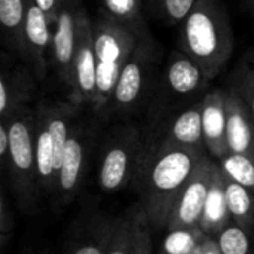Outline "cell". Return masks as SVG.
<instances>
[{"mask_svg": "<svg viewBox=\"0 0 254 254\" xmlns=\"http://www.w3.org/2000/svg\"><path fill=\"white\" fill-rule=\"evenodd\" d=\"M204 156V150L183 147L165 138L147 149L135 183L140 210L152 231L167 229L179 195Z\"/></svg>", "mask_w": 254, "mask_h": 254, "instance_id": "6da1fadb", "label": "cell"}, {"mask_svg": "<svg viewBox=\"0 0 254 254\" xmlns=\"http://www.w3.org/2000/svg\"><path fill=\"white\" fill-rule=\"evenodd\" d=\"M182 24V51L213 80L229 61L234 49V33L223 1L198 0Z\"/></svg>", "mask_w": 254, "mask_h": 254, "instance_id": "7a4b0ae2", "label": "cell"}, {"mask_svg": "<svg viewBox=\"0 0 254 254\" xmlns=\"http://www.w3.org/2000/svg\"><path fill=\"white\" fill-rule=\"evenodd\" d=\"M6 121L9 124L10 150L7 164L1 170L3 179H7L18 207L25 213H31L36 210L42 192L36 159V116L33 110L25 107Z\"/></svg>", "mask_w": 254, "mask_h": 254, "instance_id": "3957f363", "label": "cell"}, {"mask_svg": "<svg viewBox=\"0 0 254 254\" xmlns=\"http://www.w3.org/2000/svg\"><path fill=\"white\" fill-rule=\"evenodd\" d=\"M79 106L74 103H40L34 110L36 159L40 190L54 198L57 176L70 131L76 122Z\"/></svg>", "mask_w": 254, "mask_h": 254, "instance_id": "277c9868", "label": "cell"}, {"mask_svg": "<svg viewBox=\"0 0 254 254\" xmlns=\"http://www.w3.org/2000/svg\"><path fill=\"white\" fill-rule=\"evenodd\" d=\"M140 36L112 16L94 24V46L97 57V92L92 109L104 112L115 92L119 74L140 43Z\"/></svg>", "mask_w": 254, "mask_h": 254, "instance_id": "5b68a950", "label": "cell"}, {"mask_svg": "<svg viewBox=\"0 0 254 254\" xmlns=\"http://www.w3.org/2000/svg\"><path fill=\"white\" fill-rule=\"evenodd\" d=\"M147 149L140 131L131 125L116 127L107 137L98 158L97 185L104 193H115L135 183Z\"/></svg>", "mask_w": 254, "mask_h": 254, "instance_id": "8992f818", "label": "cell"}, {"mask_svg": "<svg viewBox=\"0 0 254 254\" xmlns=\"http://www.w3.org/2000/svg\"><path fill=\"white\" fill-rule=\"evenodd\" d=\"M94 144V131L88 122L76 121L65 143L52 202L57 207H65L74 201L88 173L91 147Z\"/></svg>", "mask_w": 254, "mask_h": 254, "instance_id": "52a82bcc", "label": "cell"}, {"mask_svg": "<svg viewBox=\"0 0 254 254\" xmlns=\"http://www.w3.org/2000/svg\"><path fill=\"white\" fill-rule=\"evenodd\" d=\"M77 42L73 64L70 101L76 106L94 104L97 92V57L94 46V22L83 9L76 12Z\"/></svg>", "mask_w": 254, "mask_h": 254, "instance_id": "ba28073f", "label": "cell"}, {"mask_svg": "<svg viewBox=\"0 0 254 254\" xmlns=\"http://www.w3.org/2000/svg\"><path fill=\"white\" fill-rule=\"evenodd\" d=\"M214 167H216V161H213V158H208L205 155L199 162V165L196 167L193 176L190 177V180L186 183L182 193L179 195L165 231L199 229Z\"/></svg>", "mask_w": 254, "mask_h": 254, "instance_id": "9c48e42d", "label": "cell"}, {"mask_svg": "<svg viewBox=\"0 0 254 254\" xmlns=\"http://www.w3.org/2000/svg\"><path fill=\"white\" fill-rule=\"evenodd\" d=\"M150 60V48L140 40L119 74L115 92L106 110H112L113 113H128L138 106L146 92Z\"/></svg>", "mask_w": 254, "mask_h": 254, "instance_id": "30bf717a", "label": "cell"}, {"mask_svg": "<svg viewBox=\"0 0 254 254\" xmlns=\"http://www.w3.org/2000/svg\"><path fill=\"white\" fill-rule=\"evenodd\" d=\"M76 9L65 0L57 15L52 33V63L58 79L71 91L73 85V64L77 42Z\"/></svg>", "mask_w": 254, "mask_h": 254, "instance_id": "8fae6325", "label": "cell"}, {"mask_svg": "<svg viewBox=\"0 0 254 254\" xmlns=\"http://www.w3.org/2000/svg\"><path fill=\"white\" fill-rule=\"evenodd\" d=\"M52 33L54 24L45 12L34 1L28 3L22 57L31 63L37 77H43L46 73V52L52 49Z\"/></svg>", "mask_w": 254, "mask_h": 254, "instance_id": "7c38bea8", "label": "cell"}, {"mask_svg": "<svg viewBox=\"0 0 254 254\" xmlns=\"http://www.w3.org/2000/svg\"><path fill=\"white\" fill-rule=\"evenodd\" d=\"M228 104L226 91L214 89L202 100V129L205 149L214 161L229 153L226 143Z\"/></svg>", "mask_w": 254, "mask_h": 254, "instance_id": "4fadbf2b", "label": "cell"}, {"mask_svg": "<svg viewBox=\"0 0 254 254\" xmlns=\"http://www.w3.org/2000/svg\"><path fill=\"white\" fill-rule=\"evenodd\" d=\"M226 143L229 153L247 155L254 158V121L246 103L234 88L226 91Z\"/></svg>", "mask_w": 254, "mask_h": 254, "instance_id": "5bb4252c", "label": "cell"}, {"mask_svg": "<svg viewBox=\"0 0 254 254\" xmlns=\"http://www.w3.org/2000/svg\"><path fill=\"white\" fill-rule=\"evenodd\" d=\"M232 223L228 202H226V192H225V177L223 173L216 162L211 183L208 189V196L205 201L202 219L199 223V229L210 238H216L226 226Z\"/></svg>", "mask_w": 254, "mask_h": 254, "instance_id": "9a60e30c", "label": "cell"}, {"mask_svg": "<svg viewBox=\"0 0 254 254\" xmlns=\"http://www.w3.org/2000/svg\"><path fill=\"white\" fill-rule=\"evenodd\" d=\"M165 82L173 94L192 95L202 89L210 82V77L193 58L180 52L171 57L165 71Z\"/></svg>", "mask_w": 254, "mask_h": 254, "instance_id": "2e32d148", "label": "cell"}, {"mask_svg": "<svg viewBox=\"0 0 254 254\" xmlns=\"http://www.w3.org/2000/svg\"><path fill=\"white\" fill-rule=\"evenodd\" d=\"M34 91L33 79L21 70L3 73L0 79V119H7L28 107Z\"/></svg>", "mask_w": 254, "mask_h": 254, "instance_id": "e0dca14e", "label": "cell"}, {"mask_svg": "<svg viewBox=\"0 0 254 254\" xmlns=\"http://www.w3.org/2000/svg\"><path fill=\"white\" fill-rule=\"evenodd\" d=\"M164 138L183 147L205 152L207 149L204 143L202 129V101L177 115L171 122Z\"/></svg>", "mask_w": 254, "mask_h": 254, "instance_id": "ac0fdd59", "label": "cell"}, {"mask_svg": "<svg viewBox=\"0 0 254 254\" xmlns=\"http://www.w3.org/2000/svg\"><path fill=\"white\" fill-rule=\"evenodd\" d=\"M147 225L140 208L128 211L125 216L116 219L115 234L107 254H135L141 232Z\"/></svg>", "mask_w": 254, "mask_h": 254, "instance_id": "d6986e66", "label": "cell"}, {"mask_svg": "<svg viewBox=\"0 0 254 254\" xmlns=\"http://www.w3.org/2000/svg\"><path fill=\"white\" fill-rule=\"evenodd\" d=\"M115 225L116 219L95 217L71 244L67 254H107L115 234Z\"/></svg>", "mask_w": 254, "mask_h": 254, "instance_id": "ffe728a7", "label": "cell"}, {"mask_svg": "<svg viewBox=\"0 0 254 254\" xmlns=\"http://www.w3.org/2000/svg\"><path fill=\"white\" fill-rule=\"evenodd\" d=\"M225 192L226 202L232 223L247 229H254V193L241 185L232 182L225 174Z\"/></svg>", "mask_w": 254, "mask_h": 254, "instance_id": "44dd1931", "label": "cell"}, {"mask_svg": "<svg viewBox=\"0 0 254 254\" xmlns=\"http://www.w3.org/2000/svg\"><path fill=\"white\" fill-rule=\"evenodd\" d=\"M28 3L25 0H0V22L7 42L22 55Z\"/></svg>", "mask_w": 254, "mask_h": 254, "instance_id": "7402d4cb", "label": "cell"}, {"mask_svg": "<svg viewBox=\"0 0 254 254\" xmlns=\"http://www.w3.org/2000/svg\"><path fill=\"white\" fill-rule=\"evenodd\" d=\"M208 238L201 229H168L159 254H196Z\"/></svg>", "mask_w": 254, "mask_h": 254, "instance_id": "603a6c76", "label": "cell"}, {"mask_svg": "<svg viewBox=\"0 0 254 254\" xmlns=\"http://www.w3.org/2000/svg\"><path fill=\"white\" fill-rule=\"evenodd\" d=\"M216 162L228 179L254 193V158L247 155L228 153Z\"/></svg>", "mask_w": 254, "mask_h": 254, "instance_id": "cb8c5ba5", "label": "cell"}, {"mask_svg": "<svg viewBox=\"0 0 254 254\" xmlns=\"http://www.w3.org/2000/svg\"><path fill=\"white\" fill-rule=\"evenodd\" d=\"M216 247L219 254H252L253 253V240L250 231L231 223L226 226L216 238Z\"/></svg>", "mask_w": 254, "mask_h": 254, "instance_id": "d4e9b609", "label": "cell"}, {"mask_svg": "<svg viewBox=\"0 0 254 254\" xmlns=\"http://www.w3.org/2000/svg\"><path fill=\"white\" fill-rule=\"evenodd\" d=\"M141 3L143 0H103L107 15L125 24L137 34L141 25Z\"/></svg>", "mask_w": 254, "mask_h": 254, "instance_id": "484cf974", "label": "cell"}, {"mask_svg": "<svg viewBox=\"0 0 254 254\" xmlns=\"http://www.w3.org/2000/svg\"><path fill=\"white\" fill-rule=\"evenodd\" d=\"M15 229V219L13 211L10 207V198L7 195V183L3 179L1 192H0V252L6 254L7 247L12 241Z\"/></svg>", "mask_w": 254, "mask_h": 254, "instance_id": "4316f807", "label": "cell"}, {"mask_svg": "<svg viewBox=\"0 0 254 254\" xmlns=\"http://www.w3.org/2000/svg\"><path fill=\"white\" fill-rule=\"evenodd\" d=\"M246 103L254 121V55L247 57L238 71L237 83L232 86Z\"/></svg>", "mask_w": 254, "mask_h": 254, "instance_id": "83f0119b", "label": "cell"}, {"mask_svg": "<svg viewBox=\"0 0 254 254\" xmlns=\"http://www.w3.org/2000/svg\"><path fill=\"white\" fill-rule=\"evenodd\" d=\"M164 15L173 22H183L198 0H158Z\"/></svg>", "mask_w": 254, "mask_h": 254, "instance_id": "f1b7e54d", "label": "cell"}, {"mask_svg": "<svg viewBox=\"0 0 254 254\" xmlns=\"http://www.w3.org/2000/svg\"><path fill=\"white\" fill-rule=\"evenodd\" d=\"M10 150V137H9V124L6 119H0V167H6Z\"/></svg>", "mask_w": 254, "mask_h": 254, "instance_id": "f546056e", "label": "cell"}, {"mask_svg": "<svg viewBox=\"0 0 254 254\" xmlns=\"http://www.w3.org/2000/svg\"><path fill=\"white\" fill-rule=\"evenodd\" d=\"M34 3L45 12V15L49 18V21L54 24L57 19V15L64 3V0H34Z\"/></svg>", "mask_w": 254, "mask_h": 254, "instance_id": "4dcf8cb0", "label": "cell"}, {"mask_svg": "<svg viewBox=\"0 0 254 254\" xmlns=\"http://www.w3.org/2000/svg\"><path fill=\"white\" fill-rule=\"evenodd\" d=\"M152 229L149 225L144 226L143 232H141V238H140V244L137 249L135 254H153V243H152Z\"/></svg>", "mask_w": 254, "mask_h": 254, "instance_id": "1f68e13d", "label": "cell"}, {"mask_svg": "<svg viewBox=\"0 0 254 254\" xmlns=\"http://www.w3.org/2000/svg\"><path fill=\"white\" fill-rule=\"evenodd\" d=\"M27 3H31V1H34V0H25Z\"/></svg>", "mask_w": 254, "mask_h": 254, "instance_id": "d6a6232c", "label": "cell"}, {"mask_svg": "<svg viewBox=\"0 0 254 254\" xmlns=\"http://www.w3.org/2000/svg\"><path fill=\"white\" fill-rule=\"evenodd\" d=\"M252 1V6H253V9H254V0H250Z\"/></svg>", "mask_w": 254, "mask_h": 254, "instance_id": "836d02e7", "label": "cell"}]
</instances>
